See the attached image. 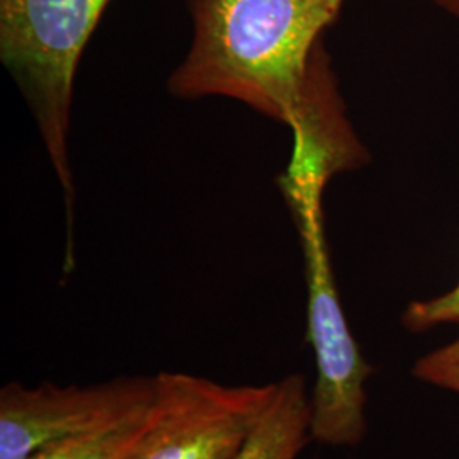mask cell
<instances>
[{
  "mask_svg": "<svg viewBox=\"0 0 459 459\" xmlns=\"http://www.w3.org/2000/svg\"><path fill=\"white\" fill-rule=\"evenodd\" d=\"M345 0H189L193 41L169 79L176 98H229L286 125L291 160L328 182L369 153L356 136L322 34Z\"/></svg>",
  "mask_w": 459,
  "mask_h": 459,
  "instance_id": "cell-1",
  "label": "cell"
},
{
  "mask_svg": "<svg viewBox=\"0 0 459 459\" xmlns=\"http://www.w3.org/2000/svg\"><path fill=\"white\" fill-rule=\"evenodd\" d=\"M279 184L295 218L305 259L307 342L316 366L312 439L332 447H356L368 432L366 383L375 368L356 342L339 298L322 203L328 182L288 165Z\"/></svg>",
  "mask_w": 459,
  "mask_h": 459,
  "instance_id": "cell-2",
  "label": "cell"
},
{
  "mask_svg": "<svg viewBox=\"0 0 459 459\" xmlns=\"http://www.w3.org/2000/svg\"><path fill=\"white\" fill-rule=\"evenodd\" d=\"M109 0H0V56L33 109L72 214L68 130L83 48Z\"/></svg>",
  "mask_w": 459,
  "mask_h": 459,
  "instance_id": "cell-3",
  "label": "cell"
},
{
  "mask_svg": "<svg viewBox=\"0 0 459 459\" xmlns=\"http://www.w3.org/2000/svg\"><path fill=\"white\" fill-rule=\"evenodd\" d=\"M265 385H223L162 371L147 424L126 459H237L276 394Z\"/></svg>",
  "mask_w": 459,
  "mask_h": 459,
  "instance_id": "cell-4",
  "label": "cell"
},
{
  "mask_svg": "<svg viewBox=\"0 0 459 459\" xmlns=\"http://www.w3.org/2000/svg\"><path fill=\"white\" fill-rule=\"evenodd\" d=\"M155 377L91 386L9 383L0 390V459H26L49 444L92 434L147 411Z\"/></svg>",
  "mask_w": 459,
  "mask_h": 459,
  "instance_id": "cell-5",
  "label": "cell"
},
{
  "mask_svg": "<svg viewBox=\"0 0 459 459\" xmlns=\"http://www.w3.org/2000/svg\"><path fill=\"white\" fill-rule=\"evenodd\" d=\"M312 439V398L303 375L281 377L276 394L237 459H298Z\"/></svg>",
  "mask_w": 459,
  "mask_h": 459,
  "instance_id": "cell-6",
  "label": "cell"
},
{
  "mask_svg": "<svg viewBox=\"0 0 459 459\" xmlns=\"http://www.w3.org/2000/svg\"><path fill=\"white\" fill-rule=\"evenodd\" d=\"M148 409L116 426L49 444L26 459H126L145 429Z\"/></svg>",
  "mask_w": 459,
  "mask_h": 459,
  "instance_id": "cell-7",
  "label": "cell"
},
{
  "mask_svg": "<svg viewBox=\"0 0 459 459\" xmlns=\"http://www.w3.org/2000/svg\"><path fill=\"white\" fill-rule=\"evenodd\" d=\"M459 324V282L443 295L415 299L402 313V325L411 333Z\"/></svg>",
  "mask_w": 459,
  "mask_h": 459,
  "instance_id": "cell-8",
  "label": "cell"
},
{
  "mask_svg": "<svg viewBox=\"0 0 459 459\" xmlns=\"http://www.w3.org/2000/svg\"><path fill=\"white\" fill-rule=\"evenodd\" d=\"M411 375L427 385L459 394V337L420 356L411 368Z\"/></svg>",
  "mask_w": 459,
  "mask_h": 459,
  "instance_id": "cell-9",
  "label": "cell"
},
{
  "mask_svg": "<svg viewBox=\"0 0 459 459\" xmlns=\"http://www.w3.org/2000/svg\"><path fill=\"white\" fill-rule=\"evenodd\" d=\"M437 7H441L444 13L459 19V0H432Z\"/></svg>",
  "mask_w": 459,
  "mask_h": 459,
  "instance_id": "cell-10",
  "label": "cell"
}]
</instances>
